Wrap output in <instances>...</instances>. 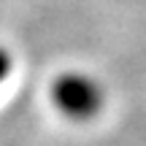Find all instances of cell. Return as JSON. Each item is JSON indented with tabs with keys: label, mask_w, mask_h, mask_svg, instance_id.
I'll use <instances>...</instances> for the list:
<instances>
[{
	"label": "cell",
	"mask_w": 146,
	"mask_h": 146,
	"mask_svg": "<svg viewBox=\"0 0 146 146\" xmlns=\"http://www.w3.org/2000/svg\"><path fill=\"white\" fill-rule=\"evenodd\" d=\"M52 100L57 111L68 119H92L103 106V89L84 73H62L52 87Z\"/></svg>",
	"instance_id": "1"
},
{
	"label": "cell",
	"mask_w": 146,
	"mask_h": 146,
	"mask_svg": "<svg viewBox=\"0 0 146 146\" xmlns=\"http://www.w3.org/2000/svg\"><path fill=\"white\" fill-rule=\"evenodd\" d=\"M8 73H11V57L5 49H0V84L8 78Z\"/></svg>",
	"instance_id": "2"
}]
</instances>
